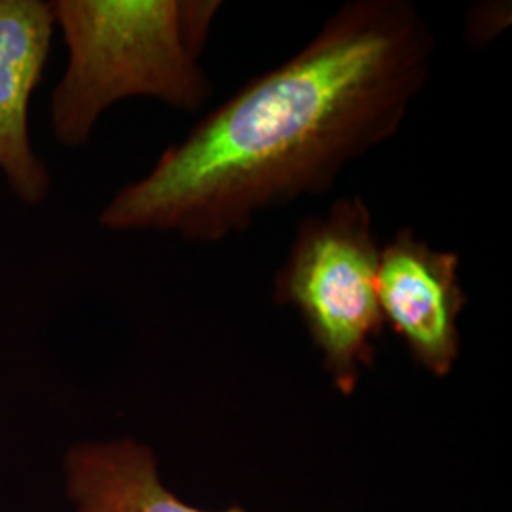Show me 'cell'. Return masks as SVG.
<instances>
[{
    "label": "cell",
    "mask_w": 512,
    "mask_h": 512,
    "mask_svg": "<svg viewBox=\"0 0 512 512\" xmlns=\"http://www.w3.org/2000/svg\"><path fill=\"white\" fill-rule=\"evenodd\" d=\"M435 37L404 0H355L298 54L260 74L165 148L103 209L109 230L220 241L258 213L325 194L403 124L431 73Z\"/></svg>",
    "instance_id": "1"
},
{
    "label": "cell",
    "mask_w": 512,
    "mask_h": 512,
    "mask_svg": "<svg viewBox=\"0 0 512 512\" xmlns=\"http://www.w3.org/2000/svg\"><path fill=\"white\" fill-rule=\"evenodd\" d=\"M55 23L69 65L52 93L55 139L67 148L90 141L99 116L128 97L198 110L211 82L198 65L202 46L177 0H57Z\"/></svg>",
    "instance_id": "2"
},
{
    "label": "cell",
    "mask_w": 512,
    "mask_h": 512,
    "mask_svg": "<svg viewBox=\"0 0 512 512\" xmlns=\"http://www.w3.org/2000/svg\"><path fill=\"white\" fill-rule=\"evenodd\" d=\"M380 247L363 198H342L327 215L302 220L275 275L274 298L304 319L338 391L351 395L374 363L385 323L378 304Z\"/></svg>",
    "instance_id": "3"
},
{
    "label": "cell",
    "mask_w": 512,
    "mask_h": 512,
    "mask_svg": "<svg viewBox=\"0 0 512 512\" xmlns=\"http://www.w3.org/2000/svg\"><path fill=\"white\" fill-rule=\"evenodd\" d=\"M459 256L433 249L412 228L399 230L380 249L378 304L412 357L435 376H446L459 357V315L467 306Z\"/></svg>",
    "instance_id": "4"
},
{
    "label": "cell",
    "mask_w": 512,
    "mask_h": 512,
    "mask_svg": "<svg viewBox=\"0 0 512 512\" xmlns=\"http://www.w3.org/2000/svg\"><path fill=\"white\" fill-rule=\"evenodd\" d=\"M54 27L50 2L0 0V171L25 205H40L50 192L48 167L31 147L29 105Z\"/></svg>",
    "instance_id": "5"
},
{
    "label": "cell",
    "mask_w": 512,
    "mask_h": 512,
    "mask_svg": "<svg viewBox=\"0 0 512 512\" xmlns=\"http://www.w3.org/2000/svg\"><path fill=\"white\" fill-rule=\"evenodd\" d=\"M67 490L76 512L203 511L169 492L154 454L133 440L78 444L65 458ZM224 512H247L239 507Z\"/></svg>",
    "instance_id": "6"
}]
</instances>
